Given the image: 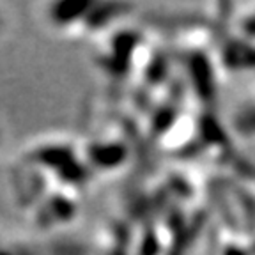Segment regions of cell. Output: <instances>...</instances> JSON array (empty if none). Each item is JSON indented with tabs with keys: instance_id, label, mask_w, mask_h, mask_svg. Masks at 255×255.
I'll return each mask as SVG.
<instances>
[{
	"instance_id": "6da1fadb",
	"label": "cell",
	"mask_w": 255,
	"mask_h": 255,
	"mask_svg": "<svg viewBox=\"0 0 255 255\" xmlns=\"http://www.w3.org/2000/svg\"><path fill=\"white\" fill-rule=\"evenodd\" d=\"M232 129L241 138L255 140V103H247L234 112Z\"/></svg>"
},
{
	"instance_id": "7a4b0ae2",
	"label": "cell",
	"mask_w": 255,
	"mask_h": 255,
	"mask_svg": "<svg viewBox=\"0 0 255 255\" xmlns=\"http://www.w3.org/2000/svg\"><path fill=\"white\" fill-rule=\"evenodd\" d=\"M7 27H9V23H7V18H5V14L2 11H0V37L4 36L5 32H7Z\"/></svg>"
},
{
	"instance_id": "3957f363",
	"label": "cell",
	"mask_w": 255,
	"mask_h": 255,
	"mask_svg": "<svg viewBox=\"0 0 255 255\" xmlns=\"http://www.w3.org/2000/svg\"><path fill=\"white\" fill-rule=\"evenodd\" d=\"M4 143H5V126L0 121V149L4 147Z\"/></svg>"
}]
</instances>
